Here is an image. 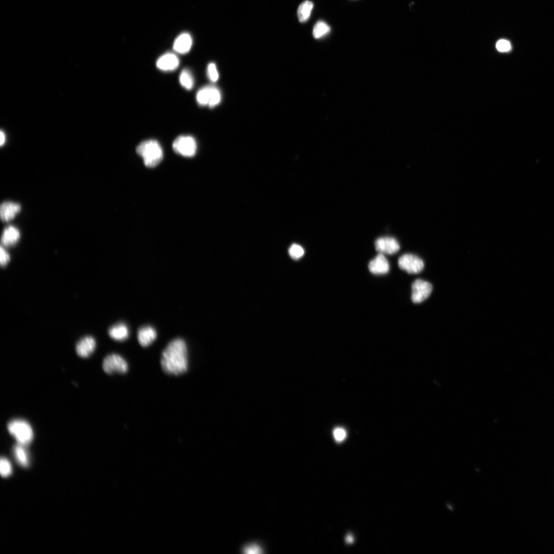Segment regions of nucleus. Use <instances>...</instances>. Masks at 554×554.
<instances>
[{"label": "nucleus", "mask_w": 554, "mask_h": 554, "mask_svg": "<svg viewBox=\"0 0 554 554\" xmlns=\"http://www.w3.org/2000/svg\"><path fill=\"white\" fill-rule=\"evenodd\" d=\"M179 82L185 89L191 90L194 85V79L191 71L184 69L180 75Z\"/></svg>", "instance_id": "19"}, {"label": "nucleus", "mask_w": 554, "mask_h": 554, "mask_svg": "<svg viewBox=\"0 0 554 554\" xmlns=\"http://www.w3.org/2000/svg\"><path fill=\"white\" fill-rule=\"evenodd\" d=\"M497 48L500 52H507L511 50V45L505 40H500L497 44Z\"/></svg>", "instance_id": "27"}, {"label": "nucleus", "mask_w": 554, "mask_h": 554, "mask_svg": "<svg viewBox=\"0 0 554 554\" xmlns=\"http://www.w3.org/2000/svg\"><path fill=\"white\" fill-rule=\"evenodd\" d=\"M211 86L202 87L197 93L196 100L199 105L202 107L208 106L211 97Z\"/></svg>", "instance_id": "20"}, {"label": "nucleus", "mask_w": 554, "mask_h": 554, "mask_svg": "<svg viewBox=\"0 0 554 554\" xmlns=\"http://www.w3.org/2000/svg\"><path fill=\"white\" fill-rule=\"evenodd\" d=\"M433 286L426 281L416 280L412 284V300L414 303H420L428 299L432 293Z\"/></svg>", "instance_id": "7"}, {"label": "nucleus", "mask_w": 554, "mask_h": 554, "mask_svg": "<svg viewBox=\"0 0 554 554\" xmlns=\"http://www.w3.org/2000/svg\"><path fill=\"white\" fill-rule=\"evenodd\" d=\"M20 239V232L16 227L9 226L5 228L1 238V242L5 247L16 245Z\"/></svg>", "instance_id": "15"}, {"label": "nucleus", "mask_w": 554, "mask_h": 554, "mask_svg": "<svg viewBox=\"0 0 554 554\" xmlns=\"http://www.w3.org/2000/svg\"><path fill=\"white\" fill-rule=\"evenodd\" d=\"M346 541L347 543H352L354 541L353 537L351 535H348L346 537Z\"/></svg>", "instance_id": "31"}, {"label": "nucleus", "mask_w": 554, "mask_h": 554, "mask_svg": "<svg viewBox=\"0 0 554 554\" xmlns=\"http://www.w3.org/2000/svg\"><path fill=\"white\" fill-rule=\"evenodd\" d=\"M207 75L209 79L212 82H217L220 78V75H219L216 65L214 63H210L208 65Z\"/></svg>", "instance_id": "25"}, {"label": "nucleus", "mask_w": 554, "mask_h": 554, "mask_svg": "<svg viewBox=\"0 0 554 554\" xmlns=\"http://www.w3.org/2000/svg\"><path fill=\"white\" fill-rule=\"evenodd\" d=\"M162 368L166 374L179 376L188 370L187 345L181 338L170 341L164 349L161 358Z\"/></svg>", "instance_id": "1"}, {"label": "nucleus", "mask_w": 554, "mask_h": 554, "mask_svg": "<svg viewBox=\"0 0 554 554\" xmlns=\"http://www.w3.org/2000/svg\"><path fill=\"white\" fill-rule=\"evenodd\" d=\"M0 471L3 477L9 476L12 473V466L10 462L5 458H2L1 459Z\"/></svg>", "instance_id": "24"}, {"label": "nucleus", "mask_w": 554, "mask_h": 554, "mask_svg": "<svg viewBox=\"0 0 554 554\" xmlns=\"http://www.w3.org/2000/svg\"><path fill=\"white\" fill-rule=\"evenodd\" d=\"M334 438L338 442H341L344 440L346 436L345 431L340 428H336L333 431Z\"/></svg>", "instance_id": "28"}, {"label": "nucleus", "mask_w": 554, "mask_h": 554, "mask_svg": "<svg viewBox=\"0 0 554 554\" xmlns=\"http://www.w3.org/2000/svg\"><path fill=\"white\" fill-rule=\"evenodd\" d=\"M375 245L376 251L384 255L394 254L400 250V245L397 240L389 237L378 238Z\"/></svg>", "instance_id": "8"}, {"label": "nucleus", "mask_w": 554, "mask_h": 554, "mask_svg": "<svg viewBox=\"0 0 554 554\" xmlns=\"http://www.w3.org/2000/svg\"><path fill=\"white\" fill-rule=\"evenodd\" d=\"M172 149L177 154L186 157H192L197 152V142L192 136H180L173 141Z\"/></svg>", "instance_id": "4"}, {"label": "nucleus", "mask_w": 554, "mask_h": 554, "mask_svg": "<svg viewBox=\"0 0 554 554\" xmlns=\"http://www.w3.org/2000/svg\"><path fill=\"white\" fill-rule=\"evenodd\" d=\"M21 210V207L18 203L11 202H4L0 208L1 220L5 222L12 221Z\"/></svg>", "instance_id": "12"}, {"label": "nucleus", "mask_w": 554, "mask_h": 554, "mask_svg": "<svg viewBox=\"0 0 554 554\" xmlns=\"http://www.w3.org/2000/svg\"><path fill=\"white\" fill-rule=\"evenodd\" d=\"M24 445L18 444L13 448V453L18 462L23 467L29 465V458Z\"/></svg>", "instance_id": "18"}, {"label": "nucleus", "mask_w": 554, "mask_h": 554, "mask_svg": "<svg viewBox=\"0 0 554 554\" xmlns=\"http://www.w3.org/2000/svg\"><path fill=\"white\" fill-rule=\"evenodd\" d=\"M103 369L108 374H126L128 371L126 360L118 354H112L107 356L104 360Z\"/></svg>", "instance_id": "5"}, {"label": "nucleus", "mask_w": 554, "mask_h": 554, "mask_svg": "<svg viewBox=\"0 0 554 554\" xmlns=\"http://www.w3.org/2000/svg\"><path fill=\"white\" fill-rule=\"evenodd\" d=\"M261 550L260 549L259 547H258V546H256L255 545L249 547H246L244 550V552L246 553H260Z\"/></svg>", "instance_id": "29"}, {"label": "nucleus", "mask_w": 554, "mask_h": 554, "mask_svg": "<svg viewBox=\"0 0 554 554\" xmlns=\"http://www.w3.org/2000/svg\"><path fill=\"white\" fill-rule=\"evenodd\" d=\"M193 40L190 35L183 33L175 40L173 49L176 53L185 54L191 50Z\"/></svg>", "instance_id": "14"}, {"label": "nucleus", "mask_w": 554, "mask_h": 554, "mask_svg": "<svg viewBox=\"0 0 554 554\" xmlns=\"http://www.w3.org/2000/svg\"><path fill=\"white\" fill-rule=\"evenodd\" d=\"M330 31V26L325 22L320 21L315 25L313 35L315 39H319L328 34Z\"/></svg>", "instance_id": "21"}, {"label": "nucleus", "mask_w": 554, "mask_h": 554, "mask_svg": "<svg viewBox=\"0 0 554 554\" xmlns=\"http://www.w3.org/2000/svg\"><path fill=\"white\" fill-rule=\"evenodd\" d=\"M109 334L112 339L123 341L128 338L129 331L126 325L120 323L111 327L109 330Z\"/></svg>", "instance_id": "16"}, {"label": "nucleus", "mask_w": 554, "mask_h": 554, "mask_svg": "<svg viewBox=\"0 0 554 554\" xmlns=\"http://www.w3.org/2000/svg\"><path fill=\"white\" fill-rule=\"evenodd\" d=\"M8 430L20 444L25 446L33 440V429L30 424L24 420H12L8 424Z\"/></svg>", "instance_id": "3"}, {"label": "nucleus", "mask_w": 554, "mask_h": 554, "mask_svg": "<svg viewBox=\"0 0 554 554\" xmlns=\"http://www.w3.org/2000/svg\"><path fill=\"white\" fill-rule=\"evenodd\" d=\"M313 7V2L310 1H305L300 5L297 10L299 22L304 23L309 19Z\"/></svg>", "instance_id": "17"}, {"label": "nucleus", "mask_w": 554, "mask_h": 554, "mask_svg": "<svg viewBox=\"0 0 554 554\" xmlns=\"http://www.w3.org/2000/svg\"><path fill=\"white\" fill-rule=\"evenodd\" d=\"M180 61L178 56L172 53H166L160 56L157 61V68L164 71H172L176 70L179 65Z\"/></svg>", "instance_id": "9"}, {"label": "nucleus", "mask_w": 554, "mask_h": 554, "mask_svg": "<svg viewBox=\"0 0 554 554\" xmlns=\"http://www.w3.org/2000/svg\"><path fill=\"white\" fill-rule=\"evenodd\" d=\"M0 140H0V143H1V145L2 146L5 142V134L2 132H1V137H0Z\"/></svg>", "instance_id": "30"}, {"label": "nucleus", "mask_w": 554, "mask_h": 554, "mask_svg": "<svg viewBox=\"0 0 554 554\" xmlns=\"http://www.w3.org/2000/svg\"><path fill=\"white\" fill-rule=\"evenodd\" d=\"M289 254L291 258L297 260L303 257L304 254V250L300 245L294 244L290 246L289 249Z\"/></svg>", "instance_id": "23"}, {"label": "nucleus", "mask_w": 554, "mask_h": 554, "mask_svg": "<svg viewBox=\"0 0 554 554\" xmlns=\"http://www.w3.org/2000/svg\"><path fill=\"white\" fill-rule=\"evenodd\" d=\"M10 260L9 254L5 250L4 247L1 246V249H0V264L2 267H5L8 264Z\"/></svg>", "instance_id": "26"}, {"label": "nucleus", "mask_w": 554, "mask_h": 554, "mask_svg": "<svg viewBox=\"0 0 554 554\" xmlns=\"http://www.w3.org/2000/svg\"><path fill=\"white\" fill-rule=\"evenodd\" d=\"M96 341L92 336H86L82 338L77 344L76 352L81 357L87 358L95 351Z\"/></svg>", "instance_id": "10"}, {"label": "nucleus", "mask_w": 554, "mask_h": 554, "mask_svg": "<svg viewBox=\"0 0 554 554\" xmlns=\"http://www.w3.org/2000/svg\"><path fill=\"white\" fill-rule=\"evenodd\" d=\"M136 152L143 158L145 166L149 168L157 166L164 158V152L161 145L155 140L141 142L138 146Z\"/></svg>", "instance_id": "2"}, {"label": "nucleus", "mask_w": 554, "mask_h": 554, "mask_svg": "<svg viewBox=\"0 0 554 554\" xmlns=\"http://www.w3.org/2000/svg\"><path fill=\"white\" fill-rule=\"evenodd\" d=\"M398 266L402 270L411 274L420 273L425 267L424 262L421 258L410 254L401 256L398 260Z\"/></svg>", "instance_id": "6"}, {"label": "nucleus", "mask_w": 554, "mask_h": 554, "mask_svg": "<svg viewBox=\"0 0 554 554\" xmlns=\"http://www.w3.org/2000/svg\"><path fill=\"white\" fill-rule=\"evenodd\" d=\"M389 264L385 255L378 254L369 265L371 273L375 275H385L389 271Z\"/></svg>", "instance_id": "11"}, {"label": "nucleus", "mask_w": 554, "mask_h": 554, "mask_svg": "<svg viewBox=\"0 0 554 554\" xmlns=\"http://www.w3.org/2000/svg\"><path fill=\"white\" fill-rule=\"evenodd\" d=\"M137 337L139 343L142 346L148 347L156 340L157 332L154 328L151 326H144L139 329Z\"/></svg>", "instance_id": "13"}, {"label": "nucleus", "mask_w": 554, "mask_h": 554, "mask_svg": "<svg viewBox=\"0 0 554 554\" xmlns=\"http://www.w3.org/2000/svg\"><path fill=\"white\" fill-rule=\"evenodd\" d=\"M222 94L220 90L214 86H211V97L209 107L215 108L221 103Z\"/></svg>", "instance_id": "22"}]
</instances>
